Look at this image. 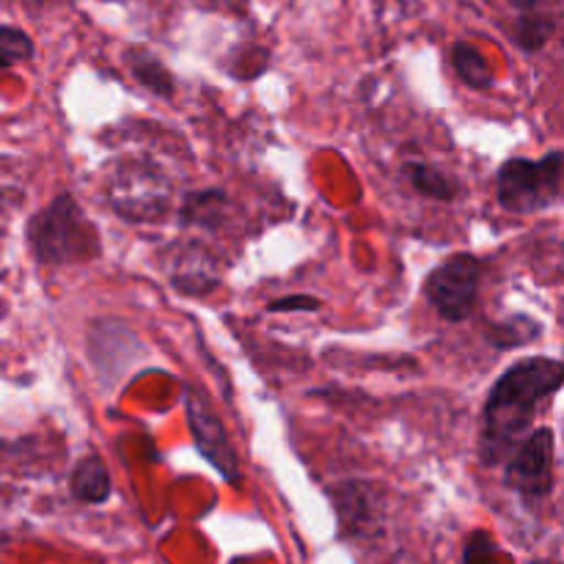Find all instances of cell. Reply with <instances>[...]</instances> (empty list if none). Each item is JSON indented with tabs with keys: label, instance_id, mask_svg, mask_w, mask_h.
Wrapping results in <instances>:
<instances>
[{
	"label": "cell",
	"instance_id": "6da1fadb",
	"mask_svg": "<svg viewBox=\"0 0 564 564\" xmlns=\"http://www.w3.org/2000/svg\"><path fill=\"white\" fill-rule=\"evenodd\" d=\"M564 386V364L534 356L512 364L490 389L482 416V463L496 466L521 444L540 405Z\"/></svg>",
	"mask_w": 564,
	"mask_h": 564
},
{
	"label": "cell",
	"instance_id": "7a4b0ae2",
	"mask_svg": "<svg viewBox=\"0 0 564 564\" xmlns=\"http://www.w3.org/2000/svg\"><path fill=\"white\" fill-rule=\"evenodd\" d=\"M28 246L42 264L88 262L99 253V235L72 193H61L28 224Z\"/></svg>",
	"mask_w": 564,
	"mask_h": 564
},
{
	"label": "cell",
	"instance_id": "3957f363",
	"mask_svg": "<svg viewBox=\"0 0 564 564\" xmlns=\"http://www.w3.org/2000/svg\"><path fill=\"white\" fill-rule=\"evenodd\" d=\"M564 171V154L551 152L540 160L512 158L499 169V202L510 213H534L556 196Z\"/></svg>",
	"mask_w": 564,
	"mask_h": 564
},
{
	"label": "cell",
	"instance_id": "277c9868",
	"mask_svg": "<svg viewBox=\"0 0 564 564\" xmlns=\"http://www.w3.org/2000/svg\"><path fill=\"white\" fill-rule=\"evenodd\" d=\"M479 279L482 262L474 253H455L427 275L424 297L446 323H463L477 308Z\"/></svg>",
	"mask_w": 564,
	"mask_h": 564
},
{
	"label": "cell",
	"instance_id": "5b68a950",
	"mask_svg": "<svg viewBox=\"0 0 564 564\" xmlns=\"http://www.w3.org/2000/svg\"><path fill=\"white\" fill-rule=\"evenodd\" d=\"M505 479L523 499H543L554 488V430L538 427L510 452Z\"/></svg>",
	"mask_w": 564,
	"mask_h": 564
},
{
	"label": "cell",
	"instance_id": "8992f818",
	"mask_svg": "<svg viewBox=\"0 0 564 564\" xmlns=\"http://www.w3.org/2000/svg\"><path fill=\"white\" fill-rule=\"evenodd\" d=\"M185 408L187 424H191L193 430V441H196L204 460H207L215 471L224 474L229 482H237V479H240V460H237L235 446H231L224 422H220L218 413H215L213 402L207 400V394H204L202 389L185 386Z\"/></svg>",
	"mask_w": 564,
	"mask_h": 564
},
{
	"label": "cell",
	"instance_id": "52a82bcc",
	"mask_svg": "<svg viewBox=\"0 0 564 564\" xmlns=\"http://www.w3.org/2000/svg\"><path fill=\"white\" fill-rule=\"evenodd\" d=\"M110 204L124 220H154L169 207V185L158 171L132 165L116 171L110 182Z\"/></svg>",
	"mask_w": 564,
	"mask_h": 564
},
{
	"label": "cell",
	"instance_id": "ba28073f",
	"mask_svg": "<svg viewBox=\"0 0 564 564\" xmlns=\"http://www.w3.org/2000/svg\"><path fill=\"white\" fill-rule=\"evenodd\" d=\"M69 485H72V496L80 499L83 505H102V501H108L110 490H113L108 466H105L102 457L97 455H88L77 463L75 471H72Z\"/></svg>",
	"mask_w": 564,
	"mask_h": 564
},
{
	"label": "cell",
	"instance_id": "9c48e42d",
	"mask_svg": "<svg viewBox=\"0 0 564 564\" xmlns=\"http://www.w3.org/2000/svg\"><path fill=\"white\" fill-rule=\"evenodd\" d=\"M226 213V193L224 191H202L191 193L182 202L180 220L185 226H198V229H218Z\"/></svg>",
	"mask_w": 564,
	"mask_h": 564
},
{
	"label": "cell",
	"instance_id": "30bf717a",
	"mask_svg": "<svg viewBox=\"0 0 564 564\" xmlns=\"http://www.w3.org/2000/svg\"><path fill=\"white\" fill-rule=\"evenodd\" d=\"M540 334H543V325L532 317H523V314L505 319V323H494L485 328V339H488L496 350H512V347H523V345H529V341L540 339Z\"/></svg>",
	"mask_w": 564,
	"mask_h": 564
},
{
	"label": "cell",
	"instance_id": "8fae6325",
	"mask_svg": "<svg viewBox=\"0 0 564 564\" xmlns=\"http://www.w3.org/2000/svg\"><path fill=\"white\" fill-rule=\"evenodd\" d=\"M174 286L185 295H207L209 290L218 286V275H215L213 262L202 253L193 257H180V270H174Z\"/></svg>",
	"mask_w": 564,
	"mask_h": 564
},
{
	"label": "cell",
	"instance_id": "7c38bea8",
	"mask_svg": "<svg viewBox=\"0 0 564 564\" xmlns=\"http://www.w3.org/2000/svg\"><path fill=\"white\" fill-rule=\"evenodd\" d=\"M127 64H130L132 77H135L147 91L158 94V97H171V94H174V77H171V72L165 69V64L160 58L143 53V50H132Z\"/></svg>",
	"mask_w": 564,
	"mask_h": 564
},
{
	"label": "cell",
	"instance_id": "4fadbf2b",
	"mask_svg": "<svg viewBox=\"0 0 564 564\" xmlns=\"http://www.w3.org/2000/svg\"><path fill=\"white\" fill-rule=\"evenodd\" d=\"M405 176L413 191L438 202H452L457 196V182L427 163H405Z\"/></svg>",
	"mask_w": 564,
	"mask_h": 564
},
{
	"label": "cell",
	"instance_id": "5bb4252c",
	"mask_svg": "<svg viewBox=\"0 0 564 564\" xmlns=\"http://www.w3.org/2000/svg\"><path fill=\"white\" fill-rule=\"evenodd\" d=\"M452 61H455V69L463 77V83H468L471 88L494 86V69L485 64L482 53L474 44L457 42L455 50H452Z\"/></svg>",
	"mask_w": 564,
	"mask_h": 564
},
{
	"label": "cell",
	"instance_id": "9a60e30c",
	"mask_svg": "<svg viewBox=\"0 0 564 564\" xmlns=\"http://www.w3.org/2000/svg\"><path fill=\"white\" fill-rule=\"evenodd\" d=\"M554 33V22L549 17H540V14H529L521 17L516 25V42L521 44L527 53H534V50L545 47V42L551 39Z\"/></svg>",
	"mask_w": 564,
	"mask_h": 564
},
{
	"label": "cell",
	"instance_id": "2e32d148",
	"mask_svg": "<svg viewBox=\"0 0 564 564\" xmlns=\"http://www.w3.org/2000/svg\"><path fill=\"white\" fill-rule=\"evenodd\" d=\"M33 55V42L25 31L14 25L0 28V61L3 66H14L20 61H28Z\"/></svg>",
	"mask_w": 564,
	"mask_h": 564
},
{
	"label": "cell",
	"instance_id": "e0dca14e",
	"mask_svg": "<svg viewBox=\"0 0 564 564\" xmlns=\"http://www.w3.org/2000/svg\"><path fill=\"white\" fill-rule=\"evenodd\" d=\"M323 303L317 301L314 295H286V297H275L273 303H268V312L281 314V312H319Z\"/></svg>",
	"mask_w": 564,
	"mask_h": 564
},
{
	"label": "cell",
	"instance_id": "ac0fdd59",
	"mask_svg": "<svg viewBox=\"0 0 564 564\" xmlns=\"http://www.w3.org/2000/svg\"><path fill=\"white\" fill-rule=\"evenodd\" d=\"M512 6H516V9H523V11H532L534 6L540 3V0H510Z\"/></svg>",
	"mask_w": 564,
	"mask_h": 564
}]
</instances>
